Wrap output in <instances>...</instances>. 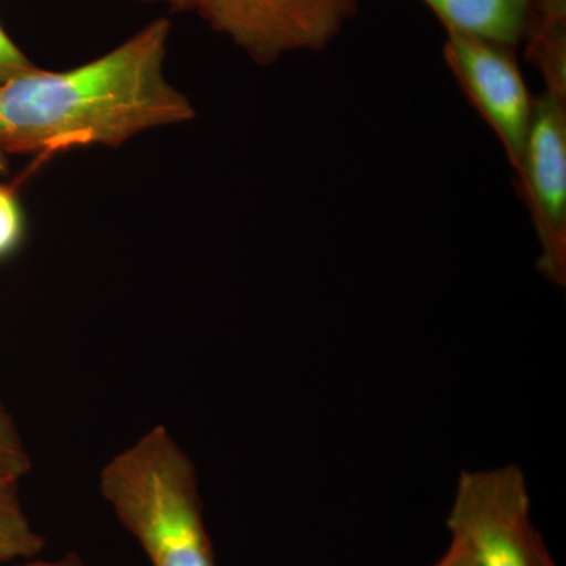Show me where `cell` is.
<instances>
[{"label": "cell", "mask_w": 566, "mask_h": 566, "mask_svg": "<svg viewBox=\"0 0 566 566\" xmlns=\"http://www.w3.org/2000/svg\"><path fill=\"white\" fill-rule=\"evenodd\" d=\"M20 480L0 472V564L39 557L46 547L22 509Z\"/></svg>", "instance_id": "9c48e42d"}, {"label": "cell", "mask_w": 566, "mask_h": 566, "mask_svg": "<svg viewBox=\"0 0 566 566\" xmlns=\"http://www.w3.org/2000/svg\"><path fill=\"white\" fill-rule=\"evenodd\" d=\"M539 243L538 268L566 283V93L546 88L532 107L523 159L517 167Z\"/></svg>", "instance_id": "5b68a950"}, {"label": "cell", "mask_w": 566, "mask_h": 566, "mask_svg": "<svg viewBox=\"0 0 566 566\" xmlns=\"http://www.w3.org/2000/svg\"><path fill=\"white\" fill-rule=\"evenodd\" d=\"M447 65L504 145L517 170L531 128L534 99L513 54V48L458 32H447Z\"/></svg>", "instance_id": "8992f818"}, {"label": "cell", "mask_w": 566, "mask_h": 566, "mask_svg": "<svg viewBox=\"0 0 566 566\" xmlns=\"http://www.w3.org/2000/svg\"><path fill=\"white\" fill-rule=\"evenodd\" d=\"M447 32L513 48L526 39L534 0H423Z\"/></svg>", "instance_id": "52a82bcc"}, {"label": "cell", "mask_w": 566, "mask_h": 566, "mask_svg": "<svg viewBox=\"0 0 566 566\" xmlns=\"http://www.w3.org/2000/svg\"><path fill=\"white\" fill-rule=\"evenodd\" d=\"M164 2L172 3V6H177L178 0H164Z\"/></svg>", "instance_id": "2e32d148"}, {"label": "cell", "mask_w": 566, "mask_h": 566, "mask_svg": "<svg viewBox=\"0 0 566 566\" xmlns=\"http://www.w3.org/2000/svg\"><path fill=\"white\" fill-rule=\"evenodd\" d=\"M31 469L32 458L22 442L17 423L0 406V472L22 479Z\"/></svg>", "instance_id": "30bf717a"}, {"label": "cell", "mask_w": 566, "mask_h": 566, "mask_svg": "<svg viewBox=\"0 0 566 566\" xmlns=\"http://www.w3.org/2000/svg\"><path fill=\"white\" fill-rule=\"evenodd\" d=\"M526 39L546 88L566 92V0H534Z\"/></svg>", "instance_id": "ba28073f"}, {"label": "cell", "mask_w": 566, "mask_h": 566, "mask_svg": "<svg viewBox=\"0 0 566 566\" xmlns=\"http://www.w3.org/2000/svg\"><path fill=\"white\" fill-rule=\"evenodd\" d=\"M13 566H91L76 553L63 554L57 558L33 557L29 560L18 562Z\"/></svg>", "instance_id": "5bb4252c"}, {"label": "cell", "mask_w": 566, "mask_h": 566, "mask_svg": "<svg viewBox=\"0 0 566 566\" xmlns=\"http://www.w3.org/2000/svg\"><path fill=\"white\" fill-rule=\"evenodd\" d=\"M99 491L151 566H216L196 465L163 424L104 464Z\"/></svg>", "instance_id": "7a4b0ae2"}, {"label": "cell", "mask_w": 566, "mask_h": 566, "mask_svg": "<svg viewBox=\"0 0 566 566\" xmlns=\"http://www.w3.org/2000/svg\"><path fill=\"white\" fill-rule=\"evenodd\" d=\"M9 170V161H7L6 153L0 151V175H3Z\"/></svg>", "instance_id": "9a60e30c"}, {"label": "cell", "mask_w": 566, "mask_h": 566, "mask_svg": "<svg viewBox=\"0 0 566 566\" xmlns=\"http://www.w3.org/2000/svg\"><path fill=\"white\" fill-rule=\"evenodd\" d=\"M546 566H557V565H556V564H554L553 558H551L549 564H547Z\"/></svg>", "instance_id": "e0dca14e"}, {"label": "cell", "mask_w": 566, "mask_h": 566, "mask_svg": "<svg viewBox=\"0 0 566 566\" xmlns=\"http://www.w3.org/2000/svg\"><path fill=\"white\" fill-rule=\"evenodd\" d=\"M447 526L474 566H546L549 551L532 526L531 497L516 464L463 471Z\"/></svg>", "instance_id": "3957f363"}, {"label": "cell", "mask_w": 566, "mask_h": 566, "mask_svg": "<svg viewBox=\"0 0 566 566\" xmlns=\"http://www.w3.org/2000/svg\"><path fill=\"white\" fill-rule=\"evenodd\" d=\"M22 234L21 210L9 189L0 186V256L13 251Z\"/></svg>", "instance_id": "8fae6325"}, {"label": "cell", "mask_w": 566, "mask_h": 566, "mask_svg": "<svg viewBox=\"0 0 566 566\" xmlns=\"http://www.w3.org/2000/svg\"><path fill=\"white\" fill-rule=\"evenodd\" d=\"M260 65L294 51H322L353 20L356 0H178Z\"/></svg>", "instance_id": "277c9868"}, {"label": "cell", "mask_w": 566, "mask_h": 566, "mask_svg": "<svg viewBox=\"0 0 566 566\" xmlns=\"http://www.w3.org/2000/svg\"><path fill=\"white\" fill-rule=\"evenodd\" d=\"M170 22L156 20L106 55L66 71L33 69L0 84V151L118 147L196 115L167 82Z\"/></svg>", "instance_id": "6da1fadb"}, {"label": "cell", "mask_w": 566, "mask_h": 566, "mask_svg": "<svg viewBox=\"0 0 566 566\" xmlns=\"http://www.w3.org/2000/svg\"><path fill=\"white\" fill-rule=\"evenodd\" d=\"M433 566H474V562H472L471 553L464 543L461 539L452 538L444 556L439 558Z\"/></svg>", "instance_id": "4fadbf2b"}, {"label": "cell", "mask_w": 566, "mask_h": 566, "mask_svg": "<svg viewBox=\"0 0 566 566\" xmlns=\"http://www.w3.org/2000/svg\"><path fill=\"white\" fill-rule=\"evenodd\" d=\"M33 69L35 66L32 65L31 61L18 50L17 44L0 28V84Z\"/></svg>", "instance_id": "7c38bea8"}]
</instances>
